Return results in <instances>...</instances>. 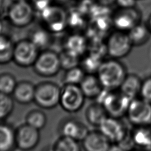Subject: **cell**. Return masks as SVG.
Listing matches in <instances>:
<instances>
[{"label": "cell", "mask_w": 151, "mask_h": 151, "mask_svg": "<svg viewBox=\"0 0 151 151\" xmlns=\"http://www.w3.org/2000/svg\"><path fill=\"white\" fill-rule=\"evenodd\" d=\"M128 73L126 65L120 60L109 58L101 63L96 75L104 89L119 90Z\"/></svg>", "instance_id": "obj_1"}, {"label": "cell", "mask_w": 151, "mask_h": 151, "mask_svg": "<svg viewBox=\"0 0 151 151\" xmlns=\"http://www.w3.org/2000/svg\"><path fill=\"white\" fill-rule=\"evenodd\" d=\"M130 101L119 90L109 91L104 89L96 99V101L104 107L109 116L119 119L126 116Z\"/></svg>", "instance_id": "obj_2"}, {"label": "cell", "mask_w": 151, "mask_h": 151, "mask_svg": "<svg viewBox=\"0 0 151 151\" xmlns=\"http://www.w3.org/2000/svg\"><path fill=\"white\" fill-rule=\"evenodd\" d=\"M61 87L50 81H44L35 85L34 102L43 109H52L60 104Z\"/></svg>", "instance_id": "obj_3"}, {"label": "cell", "mask_w": 151, "mask_h": 151, "mask_svg": "<svg viewBox=\"0 0 151 151\" xmlns=\"http://www.w3.org/2000/svg\"><path fill=\"white\" fill-rule=\"evenodd\" d=\"M105 45L109 58L117 60L128 55L133 47L127 32L116 29L109 33Z\"/></svg>", "instance_id": "obj_4"}, {"label": "cell", "mask_w": 151, "mask_h": 151, "mask_svg": "<svg viewBox=\"0 0 151 151\" xmlns=\"http://www.w3.org/2000/svg\"><path fill=\"white\" fill-rule=\"evenodd\" d=\"M35 11L28 0L13 1L7 11V18L14 27L23 28L34 21Z\"/></svg>", "instance_id": "obj_5"}, {"label": "cell", "mask_w": 151, "mask_h": 151, "mask_svg": "<svg viewBox=\"0 0 151 151\" xmlns=\"http://www.w3.org/2000/svg\"><path fill=\"white\" fill-rule=\"evenodd\" d=\"M32 67L34 72L41 77L57 75L61 69L59 54L50 49L41 51Z\"/></svg>", "instance_id": "obj_6"}, {"label": "cell", "mask_w": 151, "mask_h": 151, "mask_svg": "<svg viewBox=\"0 0 151 151\" xmlns=\"http://www.w3.org/2000/svg\"><path fill=\"white\" fill-rule=\"evenodd\" d=\"M86 98L79 85L64 84L61 87L59 105L65 111L74 113L83 107Z\"/></svg>", "instance_id": "obj_7"}, {"label": "cell", "mask_w": 151, "mask_h": 151, "mask_svg": "<svg viewBox=\"0 0 151 151\" xmlns=\"http://www.w3.org/2000/svg\"><path fill=\"white\" fill-rule=\"evenodd\" d=\"M40 13L42 26L51 33L61 32L68 27L67 12L61 6L51 4Z\"/></svg>", "instance_id": "obj_8"}, {"label": "cell", "mask_w": 151, "mask_h": 151, "mask_svg": "<svg viewBox=\"0 0 151 151\" xmlns=\"http://www.w3.org/2000/svg\"><path fill=\"white\" fill-rule=\"evenodd\" d=\"M111 19L114 29L127 32L142 22V12L137 6L132 8H117L111 13Z\"/></svg>", "instance_id": "obj_9"}, {"label": "cell", "mask_w": 151, "mask_h": 151, "mask_svg": "<svg viewBox=\"0 0 151 151\" xmlns=\"http://www.w3.org/2000/svg\"><path fill=\"white\" fill-rule=\"evenodd\" d=\"M40 52L29 39H22L15 43L12 61L21 67H32Z\"/></svg>", "instance_id": "obj_10"}, {"label": "cell", "mask_w": 151, "mask_h": 151, "mask_svg": "<svg viewBox=\"0 0 151 151\" xmlns=\"http://www.w3.org/2000/svg\"><path fill=\"white\" fill-rule=\"evenodd\" d=\"M126 116L133 126L151 125V103L140 97L132 100Z\"/></svg>", "instance_id": "obj_11"}, {"label": "cell", "mask_w": 151, "mask_h": 151, "mask_svg": "<svg viewBox=\"0 0 151 151\" xmlns=\"http://www.w3.org/2000/svg\"><path fill=\"white\" fill-rule=\"evenodd\" d=\"M111 143H119L129 134V131L122 119L107 116L98 127Z\"/></svg>", "instance_id": "obj_12"}, {"label": "cell", "mask_w": 151, "mask_h": 151, "mask_svg": "<svg viewBox=\"0 0 151 151\" xmlns=\"http://www.w3.org/2000/svg\"><path fill=\"white\" fill-rule=\"evenodd\" d=\"M40 141V130L27 123L15 129L16 148L22 151H30L35 149Z\"/></svg>", "instance_id": "obj_13"}, {"label": "cell", "mask_w": 151, "mask_h": 151, "mask_svg": "<svg viewBox=\"0 0 151 151\" xmlns=\"http://www.w3.org/2000/svg\"><path fill=\"white\" fill-rule=\"evenodd\" d=\"M60 136L81 142L89 132L87 126L82 122L75 118H67L63 120L58 127Z\"/></svg>", "instance_id": "obj_14"}, {"label": "cell", "mask_w": 151, "mask_h": 151, "mask_svg": "<svg viewBox=\"0 0 151 151\" xmlns=\"http://www.w3.org/2000/svg\"><path fill=\"white\" fill-rule=\"evenodd\" d=\"M88 41L86 36L79 32L67 35L64 41L63 51L67 54L81 59L88 50Z\"/></svg>", "instance_id": "obj_15"}, {"label": "cell", "mask_w": 151, "mask_h": 151, "mask_svg": "<svg viewBox=\"0 0 151 151\" xmlns=\"http://www.w3.org/2000/svg\"><path fill=\"white\" fill-rule=\"evenodd\" d=\"M81 142L84 151H108L111 144L99 130H90Z\"/></svg>", "instance_id": "obj_16"}, {"label": "cell", "mask_w": 151, "mask_h": 151, "mask_svg": "<svg viewBox=\"0 0 151 151\" xmlns=\"http://www.w3.org/2000/svg\"><path fill=\"white\" fill-rule=\"evenodd\" d=\"M35 85L28 80L17 82L12 94L14 100L21 104H28L34 100Z\"/></svg>", "instance_id": "obj_17"}, {"label": "cell", "mask_w": 151, "mask_h": 151, "mask_svg": "<svg viewBox=\"0 0 151 151\" xmlns=\"http://www.w3.org/2000/svg\"><path fill=\"white\" fill-rule=\"evenodd\" d=\"M142 80L134 73H128L119 90L130 100L139 97Z\"/></svg>", "instance_id": "obj_18"}, {"label": "cell", "mask_w": 151, "mask_h": 151, "mask_svg": "<svg viewBox=\"0 0 151 151\" xmlns=\"http://www.w3.org/2000/svg\"><path fill=\"white\" fill-rule=\"evenodd\" d=\"M80 87L86 98L96 99L104 90L96 74H86Z\"/></svg>", "instance_id": "obj_19"}, {"label": "cell", "mask_w": 151, "mask_h": 151, "mask_svg": "<svg viewBox=\"0 0 151 151\" xmlns=\"http://www.w3.org/2000/svg\"><path fill=\"white\" fill-rule=\"evenodd\" d=\"M130 134L133 143L138 148L145 150L151 145V125L133 126Z\"/></svg>", "instance_id": "obj_20"}, {"label": "cell", "mask_w": 151, "mask_h": 151, "mask_svg": "<svg viewBox=\"0 0 151 151\" xmlns=\"http://www.w3.org/2000/svg\"><path fill=\"white\" fill-rule=\"evenodd\" d=\"M16 148L15 129L9 124L0 122V151H13Z\"/></svg>", "instance_id": "obj_21"}, {"label": "cell", "mask_w": 151, "mask_h": 151, "mask_svg": "<svg viewBox=\"0 0 151 151\" xmlns=\"http://www.w3.org/2000/svg\"><path fill=\"white\" fill-rule=\"evenodd\" d=\"M29 39L41 51L48 49L52 42V33L43 26L34 28L30 31Z\"/></svg>", "instance_id": "obj_22"}, {"label": "cell", "mask_w": 151, "mask_h": 151, "mask_svg": "<svg viewBox=\"0 0 151 151\" xmlns=\"http://www.w3.org/2000/svg\"><path fill=\"white\" fill-rule=\"evenodd\" d=\"M107 116H109L107 113L103 105L96 101L88 105L85 111V117L87 122L97 127Z\"/></svg>", "instance_id": "obj_23"}, {"label": "cell", "mask_w": 151, "mask_h": 151, "mask_svg": "<svg viewBox=\"0 0 151 151\" xmlns=\"http://www.w3.org/2000/svg\"><path fill=\"white\" fill-rule=\"evenodd\" d=\"M133 47L145 45L149 40L151 33L146 23L140 22L127 32Z\"/></svg>", "instance_id": "obj_24"}, {"label": "cell", "mask_w": 151, "mask_h": 151, "mask_svg": "<svg viewBox=\"0 0 151 151\" xmlns=\"http://www.w3.org/2000/svg\"><path fill=\"white\" fill-rule=\"evenodd\" d=\"M15 43L4 34L0 35V64H6L12 61Z\"/></svg>", "instance_id": "obj_25"}, {"label": "cell", "mask_w": 151, "mask_h": 151, "mask_svg": "<svg viewBox=\"0 0 151 151\" xmlns=\"http://www.w3.org/2000/svg\"><path fill=\"white\" fill-rule=\"evenodd\" d=\"M47 123V115L39 109L30 110L25 116V123L40 131L45 127Z\"/></svg>", "instance_id": "obj_26"}, {"label": "cell", "mask_w": 151, "mask_h": 151, "mask_svg": "<svg viewBox=\"0 0 151 151\" xmlns=\"http://www.w3.org/2000/svg\"><path fill=\"white\" fill-rule=\"evenodd\" d=\"M54 151H81L80 142L71 138L60 136L52 145Z\"/></svg>", "instance_id": "obj_27"}, {"label": "cell", "mask_w": 151, "mask_h": 151, "mask_svg": "<svg viewBox=\"0 0 151 151\" xmlns=\"http://www.w3.org/2000/svg\"><path fill=\"white\" fill-rule=\"evenodd\" d=\"M86 74V73L80 65L65 70L63 78L64 84L80 85Z\"/></svg>", "instance_id": "obj_28"}, {"label": "cell", "mask_w": 151, "mask_h": 151, "mask_svg": "<svg viewBox=\"0 0 151 151\" xmlns=\"http://www.w3.org/2000/svg\"><path fill=\"white\" fill-rule=\"evenodd\" d=\"M14 109V100L11 95L0 93V122L8 118Z\"/></svg>", "instance_id": "obj_29"}, {"label": "cell", "mask_w": 151, "mask_h": 151, "mask_svg": "<svg viewBox=\"0 0 151 151\" xmlns=\"http://www.w3.org/2000/svg\"><path fill=\"white\" fill-rule=\"evenodd\" d=\"M17 81L14 76L9 73L0 74V93L12 95Z\"/></svg>", "instance_id": "obj_30"}, {"label": "cell", "mask_w": 151, "mask_h": 151, "mask_svg": "<svg viewBox=\"0 0 151 151\" xmlns=\"http://www.w3.org/2000/svg\"><path fill=\"white\" fill-rule=\"evenodd\" d=\"M67 12L68 27L74 28H81L85 26V17L80 11H72Z\"/></svg>", "instance_id": "obj_31"}, {"label": "cell", "mask_w": 151, "mask_h": 151, "mask_svg": "<svg viewBox=\"0 0 151 151\" xmlns=\"http://www.w3.org/2000/svg\"><path fill=\"white\" fill-rule=\"evenodd\" d=\"M60 60L61 63V67L62 69L67 70L74 67L80 65V59L74 57L64 51H62L60 54Z\"/></svg>", "instance_id": "obj_32"}, {"label": "cell", "mask_w": 151, "mask_h": 151, "mask_svg": "<svg viewBox=\"0 0 151 151\" xmlns=\"http://www.w3.org/2000/svg\"><path fill=\"white\" fill-rule=\"evenodd\" d=\"M139 97L151 103V76L142 80Z\"/></svg>", "instance_id": "obj_33"}, {"label": "cell", "mask_w": 151, "mask_h": 151, "mask_svg": "<svg viewBox=\"0 0 151 151\" xmlns=\"http://www.w3.org/2000/svg\"><path fill=\"white\" fill-rule=\"evenodd\" d=\"M138 0H116V5L120 8H132L137 6Z\"/></svg>", "instance_id": "obj_34"}, {"label": "cell", "mask_w": 151, "mask_h": 151, "mask_svg": "<svg viewBox=\"0 0 151 151\" xmlns=\"http://www.w3.org/2000/svg\"><path fill=\"white\" fill-rule=\"evenodd\" d=\"M94 2L100 6L110 8L113 5H116V0H93Z\"/></svg>", "instance_id": "obj_35"}, {"label": "cell", "mask_w": 151, "mask_h": 151, "mask_svg": "<svg viewBox=\"0 0 151 151\" xmlns=\"http://www.w3.org/2000/svg\"><path fill=\"white\" fill-rule=\"evenodd\" d=\"M108 151H126L118 143H111Z\"/></svg>", "instance_id": "obj_36"}, {"label": "cell", "mask_w": 151, "mask_h": 151, "mask_svg": "<svg viewBox=\"0 0 151 151\" xmlns=\"http://www.w3.org/2000/svg\"><path fill=\"white\" fill-rule=\"evenodd\" d=\"M146 24V25H147V27H148V28H149V31L151 33V14L149 15Z\"/></svg>", "instance_id": "obj_37"}, {"label": "cell", "mask_w": 151, "mask_h": 151, "mask_svg": "<svg viewBox=\"0 0 151 151\" xmlns=\"http://www.w3.org/2000/svg\"><path fill=\"white\" fill-rule=\"evenodd\" d=\"M130 151H146V150L145 149H141V148H134L132 150H130Z\"/></svg>", "instance_id": "obj_38"}, {"label": "cell", "mask_w": 151, "mask_h": 151, "mask_svg": "<svg viewBox=\"0 0 151 151\" xmlns=\"http://www.w3.org/2000/svg\"><path fill=\"white\" fill-rule=\"evenodd\" d=\"M43 151H54V149H53V147L52 146H51V147H47L45 149H44Z\"/></svg>", "instance_id": "obj_39"}, {"label": "cell", "mask_w": 151, "mask_h": 151, "mask_svg": "<svg viewBox=\"0 0 151 151\" xmlns=\"http://www.w3.org/2000/svg\"><path fill=\"white\" fill-rule=\"evenodd\" d=\"M2 30H3V24L2 21L0 20V35L3 34L2 33Z\"/></svg>", "instance_id": "obj_40"}, {"label": "cell", "mask_w": 151, "mask_h": 151, "mask_svg": "<svg viewBox=\"0 0 151 151\" xmlns=\"http://www.w3.org/2000/svg\"><path fill=\"white\" fill-rule=\"evenodd\" d=\"M146 151H151V145L148 147V148H147L146 149H145Z\"/></svg>", "instance_id": "obj_41"}, {"label": "cell", "mask_w": 151, "mask_h": 151, "mask_svg": "<svg viewBox=\"0 0 151 151\" xmlns=\"http://www.w3.org/2000/svg\"><path fill=\"white\" fill-rule=\"evenodd\" d=\"M25 1V0H13V1Z\"/></svg>", "instance_id": "obj_42"}, {"label": "cell", "mask_w": 151, "mask_h": 151, "mask_svg": "<svg viewBox=\"0 0 151 151\" xmlns=\"http://www.w3.org/2000/svg\"><path fill=\"white\" fill-rule=\"evenodd\" d=\"M77 1H84V0H77Z\"/></svg>", "instance_id": "obj_43"}]
</instances>
